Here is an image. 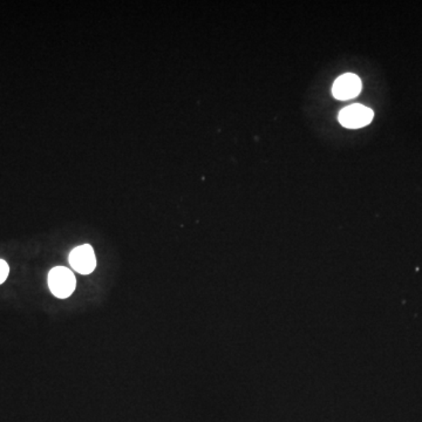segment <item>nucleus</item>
<instances>
[{"instance_id": "1", "label": "nucleus", "mask_w": 422, "mask_h": 422, "mask_svg": "<svg viewBox=\"0 0 422 422\" xmlns=\"http://www.w3.org/2000/svg\"><path fill=\"white\" fill-rule=\"evenodd\" d=\"M76 279L70 269L65 267H53L49 274V290L56 298L65 299L76 290Z\"/></svg>"}, {"instance_id": "2", "label": "nucleus", "mask_w": 422, "mask_h": 422, "mask_svg": "<svg viewBox=\"0 0 422 422\" xmlns=\"http://www.w3.org/2000/svg\"><path fill=\"white\" fill-rule=\"evenodd\" d=\"M373 116L374 113L370 108L365 107L363 104H352L342 109L339 122L346 128H361L370 123Z\"/></svg>"}, {"instance_id": "3", "label": "nucleus", "mask_w": 422, "mask_h": 422, "mask_svg": "<svg viewBox=\"0 0 422 422\" xmlns=\"http://www.w3.org/2000/svg\"><path fill=\"white\" fill-rule=\"evenodd\" d=\"M71 267L81 275H90L97 267V258L92 246H80L72 250L70 255Z\"/></svg>"}, {"instance_id": "4", "label": "nucleus", "mask_w": 422, "mask_h": 422, "mask_svg": "<svg viewBox=\"0 0 422 422\" xmlns=\"http://www.w3.org/2000/svg\"><path fill=\"white\" fill-rule=\"evenodd\" d=\"M361 90V81L359 76L352 73H346L339 76L333 85L332 93L339 100H350L356 97Z\"/></svg>"}, {"instance_id": "5", "label": "nucleus", "mask_w": 422, "mask_h": 422, "mask_svg": "<svg viewBox=\"0 0 422 422\" xmlns=\"http://www.w3.org/2000/svg\"><path fill=\"white\" fill-rule=\"evenodd\" d=\"M8 274H10L8 264L5 260H0V284H3L4 282L6 281Z\"/></svg>"}]
</instances>
